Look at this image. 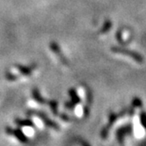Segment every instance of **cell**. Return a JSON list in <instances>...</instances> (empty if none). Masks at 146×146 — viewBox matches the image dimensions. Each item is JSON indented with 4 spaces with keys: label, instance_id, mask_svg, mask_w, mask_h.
I'll return each mask as SVG.
<instances>
[{
    "label": "cell",
    "instance_id": "cell-1",
    "mask_svg": "<svg viewBox=\"0 0 146 146\" xmlns=\"http://www.w3.org/2000/svg\"><path fill=\"white\" fill-rule=\"evenodd\" d=\"M27 115L29 116H32V115H35V116H37L39 119H40L44 122V124L46 126L53 129H56V130H59L60 129V127L59 125L54 121H52L51 119H49L48 117V115L46 114V113L42 112V111H40V110H35V109H30V110H27V113H26Z\"/></svg>",
    "mask_w": 146,
    "mask_h": 146
},
{
    "label": "cell",
    "instance_id": "cell-2",
    "mask_svg": "<svg viewBox=\"0 0 146 146\" xmlns=\"http://www.w3.org/2000/svg\"><path fill=\"white\" fill-rule=\"evenodd\" d=\"M111 50L113 52V53H117V54H121L124 56H129L130 58L134 59L137 62L138 64H143V57L139 54L137 52L128 49L126 48H121V47H116V46H113L111 48Z\"/></svg>",
    "mask_w": 146,
    "mask_h": 146
},
{
    "label": "cell",
    "instance_id": "cell-3",
    "mask_svg": "<svg viewBox=\"0 0 146 146\" xmlns=\"http://www.w3.org/2000/svg\"><path fill=\"white\" fill-rule=\"evenodd\" d=\"M119 118V114L118 113H110L109 114V119H108V124L106 125L105 127H104L101 130V133H100V135H101V137L103 139H106L108 137V135L109 134V130L110 129L112 128L113 126V124L115 122V121Z\"/></svg>",
    "mask_w": 146,
    "mask_h": 146
},
{
    "label": "cell",
    "instance_id": "cell-4",
    "mask_svg": "<svg viewBox=\"0 0 146 146\" xmlns=\"http://www.w3.org/2000/svg\"><path fill=\"white\" fill-rule=\"evenodd\" d=\"M5 133L7 135H13V137H16L20 143H26L28 141L27 137H26V135L21 130H20L19 129H13L11 127H6L5 128Z\"/></svg>",
    "mask_w": 146,
    "mask_h": 146
},
{
    "label": "cell",
    "instance_id": "cell-5",
    "mask_svg": "<svg viewBox=\"0 0 146 146\" xmlns=\"http://www.w3.org/2000/svg\"><path fill=\"white\" fill-rule=\"evenodd\" d=\"M15 67L18 70V71L20 72V74H21V75H23V76H30L31 74H32L33 70H35L36 64H33L32 65H30V66H24V65H21V64H17V65H15Z\"/></svg>",
    "mask_w": 146,
    "mask_h": 146
},
{
    "label": "cell",
    "instance_id": "cell-6",
    "mask_svg": "<svg viewBox=\"0 0 146 146\" xmlns=\"http://www.w3.org/2000/svg\"><path fill=\"white\" fill-rule=\"evenodd\" d=\"M50 48L59 57V59L61 60V62H62V64H68V62H67V59L64 57V54L62 53L61 48H60V47L58 46V44L56 42H54V41L50 42Z\"/></svg>",
    "mask_w": 146,
    "mask_h": 146
},
{
    "label": "cell",
    "instance_id": "cell-7",
    "mask_svg": "<svg viewBox=\"0 0 146 146\" xmlns=\"http://www.w3.org/2000/svg\"><path fill=\"white\" fill-rule=\"evenodd\" d=\"M132 131V127L130 125H128V126H124V127H121L120 128L117 132H116V135H117V140L121 143L123 142V137L124 135L128 134V133H130Z\"/></svg>",
    "mask_w": 146,
    "mask_h": 146
},
{
    "label": "cell",
    "instance_id": "cell-8",
    "mask_svg": "<svg viewBox=\"0 0 146 146\" xmlns=\"http://www.w3.org/2000/svg\"><path fill=\"white\" fill-rule=\"evenodd\" d=\"M32 96H33V99L39 104H40V105H46V104L48 103V100H46L42 96H41V94L40 93L39 90L37 88H34L33 91H32Z\"/></svg>",
    "mask_w": 146,
    "mask_h": 146
},
{
    "label": "cell",
    "instance_id": "cell-9",
    "mask_svg": "<svg viewBox=\"0 0 146 146\" xmlns=\"http://www.w3.org/2000/svg\"><path fill=\"white\" fill-rule=\"evenodd\" d=\"M15 123L19 127H35V123L30 119H15Z\"/></svg>",
    "mask_w": 146,
    "mask_h": 146
},
{
    "label": "cell",
    "instance_id": "cell-10",
    "mask_svg": "<svg viewBox=\"0 0 146 146\" xmlns=\"http://www.w3.org/2000/svg\"><path fill=\"white\" fill-rule=\"evenodd\" d=\"M69 94L70 96V101L74 104V105H78V104L81 101L78 94L77 93L75 89H70L69 90Z\"/></svg>",
    "mask_w": 146,
    "mask_h": 146
},
{
    "label": "cell",
    "instance_id": "cell-11",
    "mask_svg": "<svg viewBox=\"0 0 146 146\" xmlns=\"http://www.w3.org/2000/svg\"><path fill=\"white\" fill-rule=\"evenodd\" d=\"M48 105L50 107V109L53 113L54 115H57L58 114V102L56 100H48Z\"/></svg>",
    "mask_w": 146,
    "mask_h": 146
},
{
    "label": "cell",
    "instance_id": "cell-12",
    "mask_svg": "<svg viewBox=\"0 0 146 146\" xmlns=\"http://www.w3.org/2000/svg\"><path fill=\"white\" fill-rule=\"evenodd\" d=\"M111 27H112V22L110 21L109 19H107L105 21V23H104V25H103V27L100 31V34H106L107 32H108V31L110 30Z\"/></svg>",
    "mask_w": 146,
    "mask_h": 146
},
{
    "label": "cell",
    "instance_id": "cell-13",
    "mask_svg": "<svg viewBox=\"0 0 146 146\" xmlns=\"http://www.w3.org/2000/svg\"><path fill=\"white\" fill-rule=\"evenodd\" d=\"M19 75H15V74H13V73L10 72V71L5 73V78L7 80H9V81H15V80H17L19 78Z\"/></svg>",
    "mask_w": 146,
    "mask_h": 146
},
{
    "label": "cell",
    "instance_id": "cell-14",
    "mask_svg": "<svg viewBox=\"0 0 146 146\" xmlns=\"http://www.w3.org/2000/svg\"><path fill=\"white\" fill-rule=\"evenodd\" d=\"M140 121L143 125V127L146 129V113L141 112L140 113Z\"/></svg>",
    "mask_w": 146,
    "mask_h": 146
},
{
    "label": "cell",
    "instance_id": "cell-15",
    "mask_svg": "<svg viewBox=\"0 0 146 146\" xmlns=\"http://www.w3.org/2000/svg\"><path fill=\"white\" fill-rule=\"evenodd\" d=\"M134 108H141L142 107V101L140 99L138 98H135L133 100H132V105Z\"/></svg>",
    "mask_w": 146,
    "mask_h": 146
},
{
    "label": "cell",
    "instance_id": "cell-16",
    "mask_svg": "<svg viewBox=\"0 0 146 146\" xmlns=\"http://www.w3.org/2000/svg\"><path fill=\"white\" fill-rule=\"evenodd\" d=\"M60 118H61L62 120L65 121H71L70 117V116H68L66 113H64L60 114Z\"/></svg>",
    "mask_w": 146,
    "mask_h": 146
},
{
    "label": "cell",
    "instance_id": "cell-17",
    "mask_svg": "<svg viewBox=\"0 0 146 146\" xmlns=\"http://www.w3.org/2000/svg\"><path fill=\"white\" fill-rule=\"evenodd\" d=\"M64 106H65V108H67L72 109V108H74V107H75L76 105H74V104H73L71 101H67V102H65Z\"/></svg>",
    "mask_w": 146,
    "mask_h": 146
}]
</instances>
